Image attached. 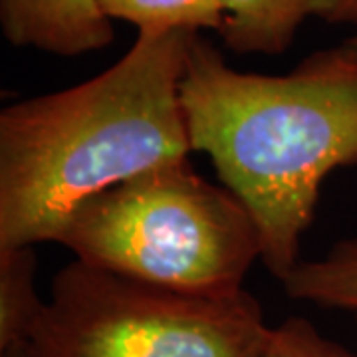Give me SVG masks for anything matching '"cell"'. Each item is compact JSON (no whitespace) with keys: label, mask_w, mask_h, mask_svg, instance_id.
<instances>
[{"label":"cell","mask_w":357,"mask_h":357,"mask_svg":"<svg viewBox=\"0 0 357 357\" xmlns=\"http://www.w3.org/2000/svg\"><path fill=\"white\" fill-rule=\"evenodd\" d=\"M0 26L16 48L76 58L114 42V20L100 0H0Z\"/></svg>","instance_id":"cell-5"},{"label":"cell","mask_w":357,"mask_h":357,"mask_svg":"<svg viewBox=\"0 0 357 357\" xmlns=\"http://www.w3.org/2000/svg\"><path fill=\"white\" fill-rule=\"evenodd\" d=\"M192 32H137L114 66L0 112V248L60 243L79 206L192 153L181 82Z\"/></svg>","instance_id":"cell-2"},{"label":"cell","mask_w":357,"mask_h":357,"mask_svg":"<svg viewBox=\"0 0 357 357\" xmlns=\"http://www.w3.org/2000/svg\"><path fill=\"white\" fill-rule=\"evenodd\" d=\"M356 318H357V314H356Z\"/></svg>","instance_id":"cell-13"},{"label":"cell","mask_w":357,"mask_h":357,"mask_svg":"<svg viewBox=\"0 0 357 357\" xmlns=\"http://www.w3.org/2000/svg\"><path fill=\"white\" fill-rule=\"evenodd\" d=\"M262 357H357L344 345L321 335L304 318H288L280 326L270 328Z\"/></svg>","instance_id":"cell-10"},{"label":"cell","mask_w":357,"mask_h":357,"mask_svg":"<svg viewBox=\"0 0 357 357\" xmlns=\"http://www.w3.org/2000/svg\"><path fill=\"white\" fill-rule=\"evenodd\" d=\"M36 266L34 246L0 248V351L28 345L42 318Z\"/></svg>","instance_id":"cell-7"},{"label":"cell","mask_w":357,"mask_h":357,"mask_svg":"<svg viewBox=\"0 0 357 357\" xmlns=\"http://www.w3.org/2000/svg\"><path fill=\"white\" fill-rule=\"evenodd\" d=\"M270 328L248 290L211 298L72 260L50 292L30 357H262Z\"/></svg>","instance_id":"cell-4"},{"label":"cell","mask_w":357,"mask_h":357,"mask_svg":"<svg viewBox=\"0 0 357 357\" xmlns=\"http://www.w3.org/2000/svg\"><path fill=\"white\" fill-rule=\"evenodd\" d=\"M60 244L76 260L195 296L241 294L262 244L255 217L189 157L155 167L89 199Z\"/></svg>","instance_id":"cell-3"},{"label":"cell","mask_w":357,"mask_h":357,"mask_svg":"<svg viewBox=\"0 0 357 357\" xmlns=\"http://www.w3.org/2000/svg\"><path fill=\"white\" fill-rule=\"evenodd\" d=\"M181 103L191 149L246 204L260 260L282 282L300 262L324 181L357 165V32L286 74L236 70L197 34Z\"/></svg>","instance_id":"cell-1"},{"label":"cell","mask_w":357,"mask_h":357,"mask_svg":"<svg viewBox=\"0 0 357 357\" xmlns=\"http://www.w3.org/2000/svg\"><path fill=\"white\" fill-rule=\"evenodd\" d=\"M330 24H345L357 32V0H340Z\"/></svg>","instance_id":"cell-11"},{"label":"cell","mask_w":357,"mask_h":357,"mask_svg":"<svg viewBox=\"0 0 357 357\" xmlns=\"http://www.w3.org/2000/svg\"><path fill=\"white\" fill-rule=\"evenodd\" d=\"M340 0H222L220 38L236 54L286 52L310 18L330 22Z\"/></svg>","instance_id":"cell-6"},{"label":"cell","mask_w":357,"mask_h":357,"mask_svg":"<svg viewBox=\"0 0 357 357\" xmlns=\"http://www.w3.org/2000/svg\"><path fill=\"white\" fill-rule=\"evenodd\" d=\"M109 20H123L137 32H192L225 28L222 0H100Z\"/></svg>","instance_id":"cell-9"},{"label":"cell","mask_w":357,"mask_h":357,"mask_svg":"<svg viewBox=\"0 0 357 357\" xmlns=\"http://www.w3.org/2000/svg\"><path fill=\"white\" fill-rule=\"evenodd\" d=\"M280 284L292 300L357 314V236L335 243L318 260H300Z\"/></svg>","instance_id":"cell-8"},{"label":"cell","mask_w":357,"mask_h":357,"mask_svg":"<svg viewBox=\"0 0 357 357\" xmlns=\"http://www.w3.org/2000/svg\"><path fill=\"white\" fill-rule=\"evenodd\" d=\"M0 357H30L24 347H14V349H8V351H0Z\"/></svg>","instance_id":"cell-12"}]
</instances>
